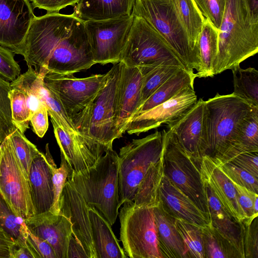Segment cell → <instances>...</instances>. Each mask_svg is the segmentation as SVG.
<instances>
[{
  "label": "cell",
  "instance_id": "cell-21",
  "mask_svg": "<svg viewBox=\"0 0 258 258\" xmlns=\"http://www.w3.org/2000/svg\"><path fill=\"white\" fill-rule=\"evenodd\" d=\"M200 169L202 177L225 209L237 221L244 220L245 216L239 203L236 189L216 162L205 155L200 163Z\"/></svg>",
  "mask_w": 258,
  "mask_h": 258
},
{
  "label": "cell",
  "instance_id": "cell-15",
  "mask_svg": "<svg viewBox=\"0 0 258 258\" xmlns=\"http://www.w3.org/2000/svg\"><path fill=\"white\" fill-rule=\"evenodd\" d=\"M194 87H187L170 100L138 115L128 122L125 132L139 134L173 122L184 115L197 103Z\"/></svg>",
  "mask_w": 258,
  "mask_h": 258
},
{
  "label": "cell",
  "instance_id": "cell-18",
  "mask_svg": "<svg viewBox=\"0 0 258 258\" xmlns=\"http://www.w3.org/2000/svg\"><path fill=\"white\" fill-rule=\"evenodd\" d=\"M24 221L31 232L46 240L52 246L56 258H67L72 224L65 213L61 211L59 214H55L48 211Z\"/></svg>",
  "mask_w": 258,
  "mask_h": 258
},
{
  "label": "cell",
  "instance_id": "cell-42",
  "mask_svg": "<svg viewBox=\"0 0 258 258\" xmlns=\"http://www.w3.org/2000/svg\"><path fill=\"white\" fill-rule=\"evenodd\" d=\"M12 122L15 126L24 134L29 128L31 113L24 94L21 91L12 88L9 92Z\"/></svg>",
  "mask_w": 258,
  "mask_h": 258
},
{
  "label": "cell",
  "instance_id": "cell-52",
  "mask_svg": "<svg viewBox=\"0 0 258 258\" xmlns=\"http://www.w3.org/2000/svg\"><path fill=\"white\" fill-rule=\"evenodd\" d=\"M33 8L46 10L47 13L58 12L68 6H75L79 0H31Z\"/></svg>",
  "mask_w": 258,
  "mask_h": 258
},
{
  "label": "cell",
  "instance_id": "cell-56",
  "mask_svg": "<svg viewBox=\"0 0 258 258\" xmlns=\"http://www.w3.org/2000/svg\"><path fill=\"white\" fill-rule=\"evenodd\" d=\"M247 2L253 14L258 16V0H247Z\"/></svg>",
  "mask_w": 258,
  "mask_h": 258
},
{
  "label": "cell",
  "instance_id": "cell-28",
  "mask_svg": "<svg viewBox=\"0 0 258 258\" xmlns=\"http://www.w3.org/2000/svg\"><path fill=\"white\" fill-rule=\"evenodd\" d=\"M196 78L194 72L189 71L184 68H180L138 108L133 117L170 100L182 89L187 87H194Z\"/></svg>",
  "mask_w": 258,
  "mask_h": 258
},
{
  "label": "cell",
  "instance_id": "cell-37",
  "mask_svg": "<svg viewBox=\"0 0 258 258\" xmlns=\"http://www.w3.org/2000/svg\"><path fill=\"white\" fill-rule=\"evenodd\" d=\"M143 75L141 105L181 67L160 66L151 68H139ZM140 105V106H141Z\"/></svg>",
  "mask_w": 258,
  "mask_h": 258
},
{
  "label": "cell",
  "instance_id": "cell-46",
  "mask_svg": "<svg viewBox=\"0 0 258 258\" xmlns=\"http://www.w3.org/2000/svg\"><path fill=\"white\" fill-rule=\"evenodd\" d=\"M232 182L236 189L239 203L245 216V219L242 222L246 224H249L257 217L254 215V206L255 201L258 199V195L244 186Z\"/></svg>",
  "mask_w": 258,
  "mask_h": 258
},
{
  "label": "cell",
  "instance_id": "cell-3",
  "mask_svg": "<svg viewBox=\"0 0 258 258\" xmlns=\"http://www.w3.org/2000/svg\"><path fill=\"white\" fill-rule=\"evenodd\" d=\"M113 64L78 131L79 139L97 159L112 148L113 142L118 139L116 105L121 61Z\"/></svg>",
  "mask_w": 258,
  "mask_h": 258
},
{
  "label": "cell",
  "instance_id": "cell-4",
  "mask_svg": "<svg viewBox=\"0 0 258 258\" xmlns=\"http://www.w3.org/2000/svg\"><path fill=\"white\" fill-rule=\"evenodd\" d=\"M68 180L74 185L87 204L95 208L112 226L120 207L118 192V155L108 149L83 172L72 171Z\"/></svg>",
  "mask_w": 258,
  "mask_h": 258
},
{
  "label": "cell",
  "instance_id": "cell-13",
  "mask_svg": "<svg viewBox=\"0 0 258 258\" xmlns=\"http://www.w3.org/2000/svg\"><path fill=\"white\" fill-rule=\"evenodd\" d=\"M0 190L14 213L24 220L34 216L29 179L7 137L0 145Z\"/></svg>",
  "mask_w": 258,
  "mask_h": 258
},
{
  "label": "cell",
  "instance_id": "cell-20",
  "mask_svg": "<svg viewBox=\"0 0 258 258\" xmlns=\"http://www.w3.org/2000/svg\"><path fill=\"white\" fill-rule=\"evenodd\" d=\"M46 153L39 152L32 161L29 174L31 197L35 215L49 211L54 201L52 172L50 164L51 156L48 144Z\"/></svg>",
  "mask_w": 258,
  "mask_h": 258
},
{
  "label": "cell",
  "instance_id": "cell-54",
  "mask_svg": "<svg viewBox=\"0 0 258 258\" xmlns=\"http://www.w3.org/2000/svg\"><path fill=\"white\" fill-rule=\"evenodd\" d=\"M10 258H34L26 243L14 242L10 250Z\"/></svg>",
  "mask_w": 258,
  "mask_h": 258
},
{
  "label": "cell",
  "instance_id": "cell-10",
  "mask_svg": "<svg viewBox=\"0 0 258 258\" xmlns=\"http://www.w3.org/2000/svg\"><path fill=\"white\" fill-rule=\"evenodd\" d=\"M118 213L120 239L127 257L163 258L158 247L154 207L126 202Z\"/></svg>",
  "mask_w": 258,
  "mask_h": 258
},
{
  "label": "cell",
  "instance_id": "cell-17",
  "mask_svg": "<svg viewBox=\"0 0 258 258\" xmlns=\"http://www.w3.org/2000/svg\"><path fill=\"white\" fill-rule=\"evenodd\" d=\"M205 101L200 98L178 120L167 124L182 147L200 166L205 155L203 139V120Z\"/></svg>",
  "mask_w": 258,
  "mask_h": 258
},
{
  "label": "cell",
  "instance_id": "cell-51",
  "mask_svg": "<svg viewBox=\"0 0 258 258\" xmlns=\"http://www.w3.org/2000/svg\"><path fill=\"white\" fill-rule=\"evenodd\" d=\"M48 111L43 105L35 111L30 118L33 132L40 138L45 134L48 127Z\"/></svg>",
  "mask_w": 258,
  "mask_h": 258
},
{
  "label": "cell",
  "instance_id": "cell-44",
  "mask_svg": "<svg viewBox=\"0 0 258 258\" xmlns=\"http://www.w3.org/2000/svg\"><path fill=\"white\" fill-rule=\"evenodd\" d=\"M216 163L224 174L232 182H235L255 193L258 194L257 178H256L245 170L230 162L218 163L216 162Z\"/></svg>",
  "mask_w": 258,
  "mask_h": 258
},
{
  "label": "cell",
  "instance_id": "cell-19",
  "mask_svg": "<svg viewBox=\"0 0 258 258\" xmlns=\"http://www.w3.org/2000/svg\"><path fill=\"white\" fill-rule=\"evenodd\" d=\"M88 207L73 184L68 180L62 191L61 211L69 216L72 224V233L82 244L88 258H97Z\"/></svg>",
  "mask_w": 258,
  "mask_h": 258
},
{
  "label": "cell",
  "instance_id": "cell-36",
  "mask_svg": "<svg viewBox=\"0 0 258 258\" xmlns=\"http://www.w3.org/2000/svg\"><path fill=\"white\" fill-rule=\"evenodd\" d=\"M0 227L14 242L26 243L28 228L25 221L13 212L0 190Z\"/></svg>",
  "mask_w": 258,
  "mask_h": 258
},
{
  "label": "cell",
  "instance_id": "cell-45",
  "mask_svg": "<svg viewBox=\"0 0 258 258\" xmlns=\"http://www.w3.org/2000/svg\"><path fill=\"white\" fill-rule=\"evenodd\" d=\"M205 18L219 30L225 14L226 0H193Z\"/></svg>",
  "mask_w": 258,
  "mask_h": 258
},
{
  "label": "cell",
  "instance_id": "cell-26",
  "mask_svg": "<svg viewBox=\"0 0 258 258\" xmlns=\"http://www.w3.org/2000/svg\"><path fill=\"white\" fill-rule=\"evenodd\" d=\"M88 213L97 258H126L109 222L94 207Z\"/></svg>",
  "mask_w": 258,
  "mask_h": 258
},
{
  "label": "cell",
  "instance_id": "cell-24",
  "mask_svg": "<svg viewBox=\"0 0 258 258\" xmlns=\"http://www.w3.org/2000/svg\"><path fill=\"white\" fill-rule=\"evenodd\" d=\"M158 247L163 258H189L175 221L159 201L153 208Z\"/></svg>",
  "mask_w": 258,
  "mask_h": 258
},
{
  "label": "cell",
  "instance_id": "cell-41",
  "mask_svg": "<svg viewBox=\"0 0 258 258\" xmlns=\"http://www.w3.org/2000/svg\"><path fill=\"white\" fill-rule=\"evenodd\" d=\"M60 157L61 163L58 168L57 167L52 156L50 157V164L52 172L54 201L49 211L55 214H58L61 211L63 189L69 176L73 171L61 153Z\"/></svg>",
  "mask_w": 258,
  "mask_h": 258
},
{
  "label": "cell",
  "instance_id": "cell-31",
  "mask_svg": "<svg viewBox=\"0 0 258 258\" xmlns=\"http://www.w3.org/2000/svg\"><path fill=\"white\" fill-rule=\"evenodd\" d=\"M163 175L161 155L148 168L138 187L134 203L139 206H156L159 203V188Z\"/></svg>",
  "mask_w": 258,
  "mask_h": 258
},
{
  "label": "cell",
  "instance_id": "cell-5",
  "mask_svg": "<svg viewBox=\"0 0 258 258\" xmlns=\"http://www.w3.org/2000/svg\"><path fill=\"white\" fill-rule=\"evenodd\" d=\"M254 107L231 93H218L205 101L203 139L205 155L221 160L232 148L237 128Z\"/></svg>",
  "mask_w": 258,
  "mask_h": 258
},
{
  "label": "cell",
  "instance_id": "cell-40",
  "mask_svg": "<svg viewBox=\"0 0 258 258\" xmlns=\"http://www.w3.org/2000/svg\"><path fill=\"white\" fill-rule=\"evenodd\" d=\"M15 154L21 164L24 174L29 179L31 164L40 152L18 128L8 136Z\"/></svg>",
  "mask_w": 258,
  "mask_h": 258
},
{
  "label": "cell",
  "instance_id": "cell-11",
  "mask_svg": "<svg viewBox=\"0 0 258 258\" xmlns=\"http://www.w3.org/2000/svg\"><path fill=\"white\" fill-rule=\"evenodd\" d=\"M164 174L209 217L208 205L200 169L169 130L162 133Z\"/></svg>",
  "mask_w": 258,
  "mask_h": 258
},
{
  "label": "cell",
  "instance_id": "cell-30",
  "mask_svg": "<svg viewBox=\"0 0 258 258\" xmlns=\"http://www.w3.org/2000/svg\"><path fill=\"white\" fill-rule=\"evenodd\" d=\"M219 32L208 20L205 19L198 42L200 65L195 73L196 78L214 76L213 68L218 53Z\"/></svg>",
  "mask_w": 258,
  "mask_h": 258
},
{
  "label": "cell",
  "instance_id": "cell-50",
  "mask_svg": "<svg viewBox=\"0 0 258 258\" xmlns=\"http://www.w3.org/2000/svg\"><path fill=\"white\" fill-rule=\"evenodd\" d=\"M227 162L245 170L258 178V152L241 153L225 162Z\"/></svg>",
  "mask_w": 258,
  "mask_h": 258
},
{
  "label": "cell",
  "instance_id": "cell-16",
  "mask_svg": "<svg viewBox=\"0 0 258 258\" xmlns=\"http://www.w3.org/2000/svg\"><path fill=\"white\" fill-rule=\"evenodd\" d=\"M142 81L139 68L127 66L121 61L116 105L118 139L125 133L128 122L141 105Z\"/></svg>",
  "mask_w": 258,
  "mask_h": 258
},
{
  "label": "cell",
  "instance_id": "cell-32",
  "mask_svg": "<svg viewBox=\"0 0 258 258\" xmlns=\"http://www.w3.org/2000/svg\"><path fill=\"white\" fill-rule=\"evenodd\" d=\"M172 1L191 45L199 54L198 42L205 18L197 7L193 0H172Z\"/></svg>",
  "mask_w": 258,
  "mask_h": 258
},
{
  "label": "cell",
  "instance_id": "cell-22",
  "mask_svg": "<svg viewBox=\"0 0 258 258\" xmlns=\"http://www.w3.org/2000/svg\"><path fill=\"white\" fill-rule=\"evenodd\" d=\"M159 198L165 210L175 218L201 227L210 224L209 217L164 174L159 186Z\"/></svg>",
  "mask_w": 258,
  "mask_h": 258
},
{
  "label": "cell",
  "instance_id": "cell-1",
  "mask_svg": "<svg viewBox=\"0 0 258 258\" xmlns=\"http://www.w3.org/2000/svg\"><path fill=\"white\" fill-rule=\"evenodd\" d=\"M28 67L39 73L74 74L93 61L83 21L73 14L47 13L33 19L23 44Z\"/></svg>",
  "mask_w": 258,
  "mask_h": 258
},
{
  "label": "cell",
  "instance_id": "cell-8",
  "mask_svg": "<svg viewBox=\"0 0 258 258\" xmlns=\"http://www.w3.org/2000/svg\"><path fill=\"white\" fill-rule=\"evenodd\" d=\"M120 61L127 66L138 68L160 66L184 68L162 35L143 18L136 16H134Z\"/></svg>",
  "mask_w": 258,
  "mask_h": 258
},
{
  "label": "cell",
  "instance_id": "cell-47",
  "mask_svg": "<svg viewBox=\"0 0 258 258\" xmlns=\"http://www.w3.org/2000/svg\"><path fill=\"white\" fill-rule=\"evenodd\" d=\"M14 53L0 46V77L8 81H14L19 75L21 68L14 59Z\"/></svg>",
  "mask_w": 258,
  "mask_h": 258
},
{
  "label": "cell",
  "instance_id": "cell-43",
  "mask_svg": "<svg viewBox=\"0 0 258 258\" xmlns=\"http://www.w3.org/2000/svg\"><path fill=\"white\" fill-rule=\"evenodd\" d=\"M11 89L9 81L0 77V145L16 129L12 120L9 96Z\"/></svg>",
  "mask_w": 258,
  "mask_h": 258
},
{
  "label": "cell",
  "instance_id": "cell-29",
  "mask_svg": "<svg viewBox=\"0 0 258 258\" xmlns=\"http://www.w3.org/2000/svg\"><path fill=\"white\" fill-rule=\"evenodd\" d=\"M246 152H258V107H254L240 122L229 152L221 160H215L223 163Z\"/></svg>",
  "mask_w": 258,
  "mask_h": 258
},
{
  "label": "cell",
  "instance_id": "cell-27",
  "mask_svg": "<svg viewBox=\"0 0 258 258\" xmlns=\"http://www.w3.org/2000/svg\"><path fill=\"white\" fill-rule=\"evenodd\" d=\"M135 0H79L73 14L82 21L101 20L132 14Z\"/></svg>",
  "mask_w": 258,
  "mask_h": 258
},
{
  "label": "cell",
  "instance_id": "cell-23",
  "mask_svg": "<svg viewBox=\"0 0 258 258\" xmlns=\"http://www.w3.org/2000/svg\"><path fill=\"white\" fill-rule=\"evenodd\" d=\"M208 205L210 224L245 258L243 236L244 226L229 213L214 195L206 181L202 177Z\"/></svg>",
  "mask_w": 258,
  "mask_h": 258
},
{
  "label": "cell",
  "instance_id": "cell-48",
  "mask_svg": "<svg viewBox=\"0 0 258 258\" xmlns=\"http://www.w3.org/2000/svg\"><path fill=\"white\" fill-rule=\"evenodd\" d=\"M245 258H258V221L255 217L249 224L243 223Z\"/></svg>",
  "mask_w": 258,
  "mask_h": 258
},
{
  "label": "cell",
  "instance_id": "cell-57",
  "mask_svg": "<svg viewBox=\"0 0 258 258\" xmlns=\"http://www.w3.org/2000/svg\"><path fill=\"white\" fill-rule=\"evenodd\" d=\"M2 157V149H1V145H0V164H1V162Z\"/></svg>",
  "mask_w": 258,
  "mask_h": 258
},
{
  "label": "cell",
  "instance_id": "cell-49",
  "mask_svg": "<svg viewBox=\"0 0 258 258\" xmlns=\"http://www.w3.org/2000/svg\"><path fill=\"white\" fill-rule=\"evenodd\" d=\"M25 240L34 258H56L52 246L46 240L31 232L28 228Z\"/></svg>",
  "mask_w": 258,
  "mask_h": 258
},
{
  "label": "cell",
  "instance_id": "cell-7",
  "mask_svg": "<svg viewBox=\"0 0 258 258\" xmlns=\"http://www.w3.org/2000/svg\"><path fill=\"white\" fill-rule=\"evenodd\" d=\"M162 134L156 131L143 138L133 139L119 150L118 192L120 207L133 202L138 187L152 163L161 156Z\"/></svg>",
  "mask_w": 258,
  "mask_h": 258
},
{
  "label": "cell",
  "instance_id": "cell-25",
  "mask_svg": "<svg viewBox=\"0 0 258 258\" xmlns=\"http://www.w3.org/2000/svg\"><path fill=\"white\" fill-rule=\"evenodd\" d=\"M51 121L60 153L74 172H83L97 161L98 159L79 139L77 134L65 131L52 118Z\"/></svg>",
  "mask_w": 258,
  "mask_h": 258
},
{
  "label": "cell",
  "instance_id": "cell-12",
  "mask_svg": "<svg viewBox=\"0 0 258 258\" xmlns=\"http://www.w3.org/2000/svg\"><path fill=\"white\" fill-rule=\"evenodd\" d=\"M134 16L83 21L93 61L105 64L120 61Z\"/></svg>",
  "mask_w": 258,
  "mask_h": 258
},
{
  "label": "cell",
  "instance_id": "cell-33",
  "mask_svg": "<svg viewBox=\"0 0 258 258\" xmlns=\"http://www.w3.org/2000/svg\"><path fill=\"white\" fill-rule=\"evenodd\" d=\"M44 76L36 72L33 67H28L25 73L20 75L11 83L12 88L22 91L25 95L31 115L44 105L40 99Z\"/></svg>",
  "mask_w": 258,
  "mask_h": 258
},
{
  "label": "cell",
  "instance_id": "cell-14",
  "mask_svg": "<svg viewBox=\"0 0 258 258\" xmlns=\"http://www.w3.org/2000/svg\"><path fill=\"white\" fill-rule=\"evenodd\" d=\"M35 16L30 0H0V46L22 55L24 40Z\"/></svg>",
  "mask_w": 258,
  "mask_h": 258
},
{
  "label": "cell",
  "instance_id": "cell-39",
  "mask_svg": "<svg viewBox=\"0 0 258 258\" xmlns=\"http://www.w3.org/2000/svg\"><path fill=\"white\" fill-rule=\"evenodd\" d=\"M40 99L46 107L51 118L65 131L78 135L75 126L68 117L60 101L44 84L40 92Z\"/></svg>",
  "mask_w": 258,
  "mask_h": 258
},
{
  "label": "cell",
  "instance_id": "cell-35",
  "mask_svg": "<svg viewBox=\"0 0 258 258\" xmlns=\"http://www.w3.org/2000/svg\"><path fill=\"white\" fill-rule=\"evenodd\" d=\"M205 258H241L234 247L212 226L202 227Z\"/></svg>",
  "mask_w": 258,
  "mask_h": 258
},
{
  "label": "cell",
  "instance_id": "cell-53",
  "mask_svg": "<svg viewBox=\"0 0 258 258\" xmlns=\"http://www.w3.org/2000/svg\"><path fill=\"white\" fill-rule=\"evenodd\" d=\"M88 258V256L81 243L72 233L69 241L67 258Z\"/></svg>",
  "mask_w": 258,
  "mask_h": 258
},
{
  "label": "cell",
  "instance_id": "cell-34",
  "mask_svg": "<svg viewBox=\"0 0 258 258\" xmlns=\"http://www.w3.org/2000/svg\"><path fill=\"white\" fill-rule=\"evenodd\" d=\"M231 70L234 85L232 94L250 106L258 107V71L254 68L243 69L240 66Z\"/></svg>",
  "mask_w": 258,
  "mask_h": 258
},
{
  "label": "cell",
  "instance_id": "cell-55",
  "mask_svg": "<svg viewBox=\"0 0 258 258\" xmlns=\"http://www.w3.org/2000/svg\"><path fill=\"white\" fill-rule=\"evenodd\" d=\"M14 243L12 238L0 227V258H10V250Z\"/></svg>",
  "mask_w": 258,
  "mask_h": 258
},
{
  "label": "cell",
  "instance_id": "cell-2",
  "mask_svg": "<svg viewBox=\"0 0 258 258\" xmlns=\"http://www.w3.org/2000/svg\"><path fill=\"white\" fill-rule=\"evenodd\" d=\"M213 74L232 70L258 51V16L247 0H226Z\"/></svg>",
  "mask_w": 258,
  "mask_h": 258
},
{
  "label": "cell",
  "instance_id": "cell-9",
  "mask_svg": "<svg viewBox=\"0 0 258 258\" xmlns=\"http://www.w3.org/2000/svg\"><path fill=\"white\" fill-rule=\"evenodd\" d=\"M74 74L46 73L43 84L57 97L77 133L91 104L106 82L109 72L79 78Z\"/></svg>",
  "mask_w": 258,
  "mask_h": 258
},
{
  "label": "cell",
  "instance_id": "cell-6",
  "mask_svg": "<svg viewBox=\"0 0 258 258\" xmlns=\"http://www.w3.org/2000/svg\"><path fill=\"white\" fill-rule=\"evenodd\" d=\"M132 14L143 18L162 35L185 69L198 71L199 54L191 45L172 0H135Z\"/></svg>",
  "mask_w": 258,
  "mask_h": 258
},
{
  "label": "cell",
  "instance_id": "cell-38",
  "mask_svg": "<svg viewBox=\"0 0 258 258\" xmlns=\"http://www.w3.org/2000/svg\"><path fill=\"white\" fill-rule=\"evenodd\" d=\"M175 224L189 258H205L202 227L178 218L175 219Z\"/></svg>",
  "mask_w": 258,
  "mask_h": 258
}]
</instances>
